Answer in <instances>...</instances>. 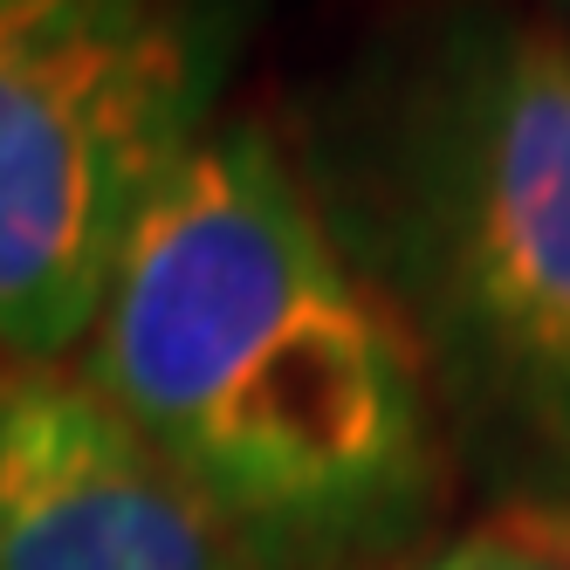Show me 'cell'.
Returning a JSON list of instances; mask_svg holds the SVG:
<instances>
[{
    "instance_id": "7a4b0ae2",
    "label": "cell",
    "mask_w": 570,
    "mask_h": 570,
    "mask_svg": "<svg viewBox=\"0 0 570 570\" xmlns=\"http://www.w3.org/2000/svg\"><path fill=\"white\" fill-rule=\"evenodd\" d=\"M282 145L399 316L454 474L570 509V42L529 0H399Z\"/></svg>"
},
{
    "instance_id": "6da1fadb",
    "label": "cell",
    "mask_w": 570,
    "mask_h": 570,
    "mask_svg": "<svg viewBox=\"0 0 570 570\" xmlns=\"http://www.w3.org/2000/svg\"><path fill=\"white\" fill-rule=\"evenodd\" d=\"M83 379L262 570H399L454 454L399 316L289 145L220 117L158 186L76 351Z\"/></svg>"
},
{
    "instance_id": "5b68a950",
    "label": "cell",
    "mask_w": 570,
    "mask_h": 570,
    "mask_svg": "<svg viewBox=\"0 0 570 570\" xmlns=\"http://www.w3.org/2000/svg\"><path fill=\"white\" fill-rule=\"evenodd\" d=\"M405 570H563V563L537 557L529 543H515L495 522H474V529H461V537L433 543L420 563H405Z\"/></svg>"
},
{
    "instance_id": "8992f818",
    "label": "cell",
    "mask_w": 570,
    "mask_h": 570,
    "mask_svg": "<svg viewBox=\"0 0 570 570\" xmlns=\"http://www.w3.org/2000/svg\"><path fill=\"white\" fill-rule=\"evenodd\" d=\"M488 522L509 529V537L529 543L537 557H550V563L570 570V509L563 502H543V509H488Z\"/></svg>"
},
{
    "instance_id": "3957f363",
    "label": "cell",
    "mask_w": 570,
    "mask_h": 570,
    "mask_svg": "<svg viewBox=\"0 0 570 570\" xmlns=\"http://www.w3.org/2000/svg\"><path fill=\"white\" fill-rule=\"evenodd\" d=\"M248 0H0V364H69L220 125Z\"/></svg>"
},
{
    "instance_id": "277c9868",
    "label": "cell",
    "mask_w": 570,
    "mask_h": 570,
    "mask_svg": "<svg viewBox=\"0 0 570 570\" xmlns=\"http://www.w3.org/2000/svg\"><path fill=\"white\" fill-rule=\"evenodd\" d=\"M0 570L262 563L69 364H0Z\"/></svg>"
},
{
    "instance_id": "52a82bcc",
    "label": "cell",
    "mask_w": 570,
    "mask_h": 570,
    "mask_svg": "<svg viewBox=\"0 0 570 570\" xmlns=\"http://www.w3.org/2000/svg\"><path fill=\"white\" fill-rule=\"evenodd\" d=\"M529 8H537V14L563 35V42H570V0H529Z\"/></svg>"
}]
</instances>
